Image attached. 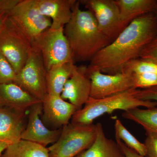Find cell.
I'll use <instances>...</instances> for the list:
<instances>
[{"instance_id":"cell-1","label":"cell","mask_w":157,"mask_h":157,"mask_svg":"<svg viewBox=\"0 0 157 157\" xmlns=\"http://www.w3.org/2000/svg\"><path fill=\"white\" fill-rule=\"evenodd\" d=\"M157 35L155 12L137 17L94 57L87 67V72L99 70L109 75L122 73L127 64L140 58L144 48Z\"/></svg>"},{"instance_id":"cell-29","label":"cell","mask_w":157,"mask_h":157,"mask_svg":"<svg viewBox=\"0 0 157 157\" xmlns=\"http://www.w3.org/2000/svg\"><path fill=\"white\" fill-rule=\"evenodd\" d=\"M19 1L20 0H0V12L9 14Z\"/></svg>"},{"instance_id":"cell-9","label":"cell","mask_w":157,"mask_h":157,"mask_svg":"<svg viewBox=\"0 0 157 157\" xmlns=\"http://www.w3.org/2000/svg\"><path fill=\"white\" fill-rule=\"evenodd\" d=\"M91 81L90 98L99 99L135 88L134 74L125 70L109 75L99 70L87 72Z\"/></svg>"},{"instance_id":"cell-17","label":"cell","mask_w":157,"mask_h":157,"mask_svg":"<svg viewBox=\"0 0 157 157\" xmlns=\"http://www.w3.org/2000/svg\"><path fill=\"white\" fill-rule=\"evenodd\" d=\"M97 136L89 148L75 157H125L117 142L106 137L103 126L96 124Z\"/></svg>"},{"instance_id":"cell-3","label":"cell","mask_w":157,"mask_h":157,"mask_svg":"<svg viewBox=\"0 0 157 157\" xmlns=\"http://www.w3.org/2000/svg\"><path fill=\"white\" fill-rule=\"evenodd\" d=\"M139 89L133 88L101 99L90 97L83 107L75 113L72 118V123L87 125L101 116L112 113L117 110L125 111L140 107L151 108L156 107L154 101H144L137 98Z\"/></svg>"},{"instance_id":"cell-11","label":"cell","mask_w":157,"mask_h":157,"mask_svg":"<svg viewBox=\"0 0 157 157\" xmlns=\"http://www.w3.org/2000/svg\"><path fill=\"white\" fill-rule=\"evenodd\" d=\"M42 102L35 104L29 110L28 121L21 134V139L46 147L53 144L61 135L62 128L48 129L40 119L42 113Z\"/></svg>"},{"instance_id":"cell-22","label":"cell","mask_w":157,"mask_h":157,"mask_svg":"<svg viewBox=\"0 0 157 157\" xmlns=\"http://www.w3.org/2000/svg\"><path fill=\"white\" fill-rule=\"evenodd\" d=\"M116 140H120L128 147L138 154L145 157L146 149L144 143L139 141L130 133L122 123L120 120L117 119L114 124Z\"/></svg>"},{"instance_id":"cell-18","label":"cell","mask_w":157,"mask_h":157,"mask_svg":"<svg viewBox=\"0 0 157 157\" xmlns=\"http://www.w3.org/2000/svg\"><path fill=\"white\" fill-rule=\"evenodd\" d=\"M120 11V17L124 29L137 17L155 12L156 0H115Z\"/></svg>"},{"instance_id":"cell-16","label":"cell","mask_w":157,"mask_h":157,"mask_svg":"<svg viewBox=\"0 0 157 157\" xmlns=\"http://www.w3.org/2000/svg\"><path fill=\"white\" fill-rule=\"evenodd\" d=\"M25 117V113L0 107V142L9 145L21 140Z\"/></svg>"},{"instance_id":"cell-30","label":"cell","mask_w":157,"mask_h":157,"mask_svg":"<svg viewBox=\"0 0 157 157\" xmlns=\"http://www.w3.org/2000/svg\"><path fill=\"white\" fill-rule=\"evenodd\" d=\"M116 142L123 152L125 157H145L140 155L136 152L128 147L120 140H116Z\"/></svg>"},{"instance_id":"cell-31","label":"cell","mask_w":157,"mask_h":157,"mask_svg":"<svg viewBox=\"0 0 157 157\" xmlns=\"http://www.w3.org/2000/svg\"><path fill=\"white\" fill-rule=\"evenodd\" d=\"M9 13L0 12V30L9 17Z\"/></svg>"},{"instance_id":"cell-14","label":"cell","mask_w":157,"mask_h":157,"mask_svg":"<svg viewBox=\"0 0 157 157\" xmlns=\"http://www.w3.org/2000/svg\"><path fill=\"white\" fill-rule=\"evenodd\" d=\"M39 101L14 83L0 84V107L25 113Z\"/></svg>"},{"instance_id":"cell-4","label":"cell","mask_w":157,"mask_h":157,"mask_svg":"<svg viewBox=\"0 0 157 157\" xmlns=\"http://www.w3.org/2000/svg\"><path fill=\"white\" fill-rule=\"evenodd\" d=\"M96 124L70 123L62 128L57 140L48 147L50 157H75L92 145L97 136Z\"/></svg>"},{"instance_id":"cell-6","label":"cell","mask_w":157,"mask_h":157,"mask_svg":"<svg viewBox=\"0 0 157 157\" xmlns=\"http://www.w3.org/2000/svg\"><path fill=\"white\" fill-rule=\"evenodd\" d=\"M33 46L42 57L47 71L56 65L74 63L64 28L48 29L33 42Z\"/></svg>"},{"instance_id":"cell-15","label":"cell","mask_w":157,"mask_h":157,"mask_svg":"<svg viewBox=\"0 0 157 157\" xmlns=\"http://www.w3.org/2000/svg\"><path fill=\"white\" fill-rule=\"evenodd\" d=\"M40 13L50 18V28H64L70 21L72 10L76 0H34Z\"/></svg>"},{"instance_id":"cell-2","label":"cell","mask_w":157,"mask_h":157,"mask_svg":"<svg viewBox=\"0 0 157 157\" xmlns=\"http://www.w3.org/2000/svg\"><path fill=\"white\" fill-rule=\"evenodd\" d=\"M79 1L73 6L70 21L64 28L74 63L90 61L99 52L112 42L99 28L94 14L80 9Z\"/></svg>"},{"instance_id":"cell-26","label":"cell","mask_w":157,"mask_h":157,"mask_svg":"<svg viewBox=\"0 0 157 157\" xmlns=\"http://www.w3.org/2000/svg\"><path fill=\"white\" fill-rule=\"evenodd\" d=\"M140 58L151 61L157 64V35L144 48Z\"/></svg>"},{"instance_id":"cell-5","label":"cell","mask_w":157,"mask_h":157,"mask_svg":"<svg viewBox=\"0 0 157 157\" xmlns=\"http://www.w3.org/2000/svg\"><path fill=\"white\" fill-rule=\"evenodd\" d=\"M33 50L29 39L10 17L0 30V52L8 60L17 74Z\"/></svg>"},{"instance_id":"cell-23","label":"cell","mask_w":157,"mask_h":157,"mask_svg":"<svg viewBox=\"0 0 157 157\" xmlns=\"http://www.w3.org/2000/svg\"><path fill=\"white\" fill-rule=\"evenodd\" d=\"M125 70L131 71L133 73L157 74V64L147 60L137 59L127 64L124 71Z\"/></svg>"},{"instance_id":"cell-7","label":"cell","mask_w":157,"mask_h":157,"mask_svg":"<svg viewBox=\"0 0 157 157\" xmlns=\"http://www.w3.org/2000/svg\"><path fill=\"white\" fill-rule=\"evenodd\" d=\"M9 17L32 44L52 25L51 20L40 13L34 0H20L9 13Z\"/></svg>"},{"instance_id":"cell-10","label":"cell","mask_w":157,"mask_h":157,"mask_svg":"<svg viewBox=\"0 0 157 157\" xmlns=\"http://www.w3.org/2000/svg\"><path fill=\"white\" fill-rule=\"evenodd\" d=\"M80 4L91 11L100 30L112 42L124 29L120 17V11L115 0H82Z\"/></svg>"},{"instance_id":"cell-20","label":"cell","mask_w":157,"mask_h":157,"mask_svg":"<svg viewBox=\"0 0 157 157\" xmlns=\"http://www.w3.org/2000/svg\"><path fill=\"white\" fill-rule=\"evenodd\" d=\"M122 116L141 126L146 132L147 136L157 137V106L129 109L124 111Z\"/></svg>"},{"instance_id":"cell-12","label":"cell","mask_w":157,"mask_h":157,"mask_svg":"<svg viewBox=\"0 0 157 157\" xmlns=\"http://www.w3.org/2000/svg\"><path fill=\"white\" fill-rule=\"evenodd\" d=\"M90 79L87 74V67L76 66L65 85L61 97L69 100L77 110L82 108L90 98Z\"/></svg>"},{"instance_id":"cell-21","label":"cell","mask_w":157,"mask_h":157,"mask_svg":"<svg viewBox=\"0 0 157 157\" xmlns=\"http://www.w3.org/2000/svg\"><path fill=\"white\" fill-rule=\"evenodd\" d=\"M1 157H50L48 147L24 140L9 144Z\"/></svg>"},{"instance_id":"cell-27","label":"cell","mask_w":157,"mask_h":157,"mask_svg":"<svg viewBox=\"0 0 157 157\" xmlns=\"http://www.w3.org/2000/svg\"><path fill=\"white\" fill-rule=\"evenodd\" d=\"M137 98L142 101H154L157 103V86L139 89Z\"/></svg>"},{"instance_id":"cell-19","label":"cell","mask_w":157,"mask_h":157,"mask_svg":"<svg viewBox=\"0 0 157 157\" xmlns=\"http://www.w3.org/2000/svg\"><path fill=\"white\" fill-rule=\"evenodd\" d=\"M76 67L74 63H67L56 65L48 70L46 75L47 94L61 95L65 85Z\"/></svg>"},{"instance_id":"cell-24","label":"cell","mask_w":157,"mask_h":157,"mask_svg":"<svg viewBox=\"0 0 157 157\" xmlns=\"http://www.w3.org/2000/svg\"><path fill=\"white\" fill-rule=\"evenodd\" d=\"M16 74L11 64L0 52V84L14 83Z\"/></svg>"},{"instance_id":"cell-8","label":"cell","mask_w":157,"mask_h":157,"mask_svg":"<svg viewBox=\"0 0 157 157\" xmlns=\"http://www.w3.org/2000/svg\"><path fill=\"white\" fill-rule=\"evenodd\" d=\"M47 72L42 57L33 48L25 65L16 74L14 83L31 95L42 101L48 94Z\"/></svg>"},{"instance_id":"cell-33","label":"cell","mask_w":157,"mask_h":157,"mask_svg":"<svg viewBox=\"0 0 157 157\" xmlns=\"http://www.w3.org/2000/svg\"><path fill=\"white\" fill-rule=\"evenodd\" d=\"M155 14L156 17L157 21V6L156 8L155 11Z\"/></svg>"},{"instance_id":"cell-25","label":"cell","mask_w":157,"mask_h":157,"mask_svg":"<svg viewBox=\"0 0 157 157\" xmlns=\"http://www.w3.org/2000/svg\"><path fill=\"white\" fill-rule=\"evenodd\" d=\"M134 74L135 88L142 89L157 86V74L147 73Z\"/></svg>"},{"instance_id":"cell-32","label":"cell","mask_w":157,"mask_h":157,"mask_svg":"<svg viewBox=\"0 0 157 157\" xmlns=\"http://www.w3.org/2000/svg\"><path fill=\"white\" fill-rule=\"evenodd\" d=\"M8 145H9L7 144L3 143V142H0V157L2 156V154L3 152L7 148Z\"/></svg>"},{"instance_id":"cell-13","label":"cell","mask_w":157,"mask_h":157,"mask_svg":"<svg viewBox=\"0 0 157 157\" xmlns=\"http://www.w3.org/2000/svg\"><path fill=\"white\" fill-rule=\"evenodd\" d=\"M42 103L44 121L56 129L62 128L70 123L77 111L74 105L63 100L60 95L47 94Z\"/></svg>"},{"instance_id":"cell-28","label":"cell","mask_w":157,"mask_h":157,"mask_svg":"<svg viewBox=\"0 0 157 157\" xmlns=\"http://www.w3.org/2000/svg\"><path fill=\"white\" fill-rule=\"evenodd\" d=\"M144 144L146 149L145 157H157V137L147 136Z\"/></svg>"}]
</instances>
